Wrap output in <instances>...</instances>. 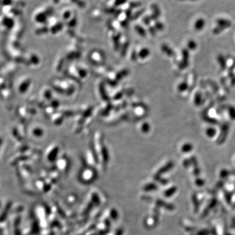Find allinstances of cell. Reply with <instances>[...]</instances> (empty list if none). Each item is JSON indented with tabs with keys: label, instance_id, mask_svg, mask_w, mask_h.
Here are the masks:
<instances>
[{
	"label": "cell",
	"instance_id": "obj_1",
	"mask_svg": "<svg viewBox=\"0 0 235 235\" xmlns=\"http://www.w3.org/2000/svg\"><path fill=\"white\" fill-rule=\"evenodd\" d=\"M95 174L90 169H85L82 171L81 178L84 182H90L95 179Z\"/></svg>",
	"mask_w": 235,
	"mask_h": 235
},
{
	"label": "cell",
	"instance_id": "obj_2",
	"mask_svg": "<svg viewBox=\"0 0 235 235\" xmlns=\"http://www.w3.org/2000/svg\"><path fill=\"white\" fill-rule=\"evenodd\" d=\"M229 114L231 118L233 119H235V109L233 107L229 109Z\"/></svg>",
	"mask_w": 235,
	"mask_h": 235
}]
</instances>
